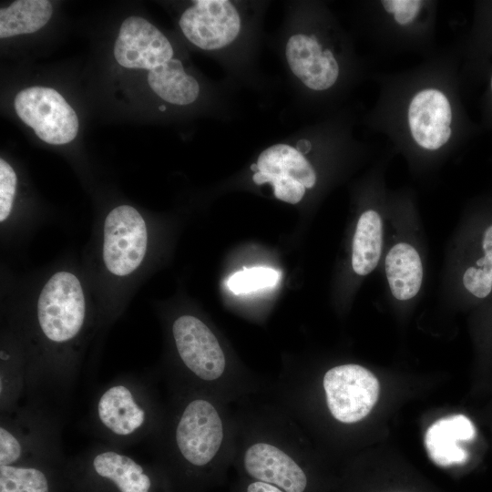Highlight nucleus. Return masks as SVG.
<instances>
[{
	"label": "nucleus",
	"mask_w": 492,
	"mask_h": 492,
	"mask_svg": "<svg viewBox=\"0 0 492 492\" xmlns=\"http://www.w3.org/2000/svg\"><path fill=\"white\" fill-rule=\"evenodd\" d=\"M251 169L252 171H254L255 173L258 172V171H259V168H258L257 163L251 164Z\"/></svg>",
	"instance_id": "nucleus-30"
},
{
	"label": "nucleus",
	"mask_w": 492,
	"mask_h": 492,
	"mask_svg": "<svg viewBox=\"0 0 492 492\" xmlns=\"http://www.w3.org/2000/svg\"><path fill=\"white\" fill-rule=\"evenodd\" d=\"M259 171L293 179L305 188H313L316 174L304 156L287 144H276L264 149L257 160Z\"/></svg>",
	"instance_id": "nucleus-20"
},
{
	"label": "nucleus",
	"mask_w": 492,
	"mask_h": 492,
	"mask_svg": "<svg viewBox=\"0 0 492 492\" xmlns=\"http://www.w3.org/2000/svg\"><path fill=\"white\" fill-rule=\"evenodd\" d=\"M286 58L292 73L313 90L328 89L338 78L335 57L331 50H322L314 36H291L286 45Z\"/></svg>",
	"instance_id": "nucleus-14"
},
{
	"label": "nucleus",
	"mask_w": 492,
	"mask_h": 492,
	"mask_svg": "<svg viewBox=\"0 0 492 492\" xmlns=\"http://www.w3.org/2000/svg\"><path fill=\"white\" fill-rule=\"evenodd\" d=\"M165 417L154 441L157 462L175 492H209L232 467L236 420L232 404L189 386L169 384Z\"/></svg>",
	"instance_id": "nucleus-1"
},
{
	"label": "nucleus",
	"mask_w": 492,
	"mask_h": 492,
	"mask_svg": "<svg viewBox=\"0 0 492 492\" xmlns=\"http://www.w3.org/2000/svg\"><path fill=\"white\" fill-rule=\"evenodd\" d=\"M17 177L4 159H0V222L4 224L11 215L16 192Z\"/></svg>",
	"instance_id": "nucleus-26"
},
{
	"label": "nucleus",
	"mask_w": 492,
	"mask_h": 492,
	"mask_svg": "<svg viewBox=\"0 0 492 492\" xmlns=\"http://www.w3.org/2000/svg\"><path fill=\"white\" fill-rule=\"evenodd\" d=\"M46 0H18L0 10V37L34 33L42 28L52 15Z\"/></svg>",
	"instance_id": "nucleus-22"
},
{
	"label": "nucleus",
	"mask_w": 492,
	"mask_h": 492,
	"mask_svg": "<svg viewBox=\"0 0 492 492\" xmlns=\"http://www.w3.org/2000/svg\"><path fill=\"white\" fill-rule=\"evenodd\" d=\"M149 245L147 223L130 205L113 208L103 223L102 260L107 272L125 278L142 264Z\"/></svg>",
	"instance_id": "nucleus-9"
},
{
	"label": "nucleus",
	"mask_w": 492,
	"mask_h": 492,
	"mask_svg": "<svg viewBox=\"0 0 492 492\" xmlns=\"http://www.w3.org/2000/svg\"><path fill=\"white\" fill-rule=\"evenodd\" d=\"M382 242L380 215L374 210H366L359 218L353 241L352 265L357 274L366 275L376 267Z\"/></svg>",
	"instance_id": "nucleus-21"
},
{
	"label": "nucleus",
	"mask_w": 492,
	"mask_h": 492,
	"mask_svg": "<svg viewBox=\"0 0 492 492\" xmlns=\"http://www.w3.org/2000/svg\"><path fill=\"white\" fill-rule=\"evenodd\" d=\"M0 415V466L67 463L59 422L43 403L28 400Z\"/></svg>",
	"instance_id": "nucleus-7"
},
{
	"label": "nucleus",
	"mask_w": 492,
	"mask_h": 492,
	"mask_svg": "<svg viewBox=\"0 0 492 492\" xmlns=\"http://www.w3.org/2000/svg\"><path fill=\"white\" fill-rule=\"evenodd\" d=\"M179 26L184 36L204 50L231 44L241 29V18L227 0H198L182 14Z\"/></svg>",
	"instance_id": "nucleus-11"
},
{
	"label": "nucleus",
	"mask_w": 492,
	"mask_h": 492,
	"mask_svg": "<svg viewBox=\"0 0 492 492\" xmlns=\"http://www.w3.org/2000/svg\"><path fill=\"white\" fill-rule=\"evenodd\" d=\"M407 116L411 135L420 147L438 149L450 138L451 106L440 90L427 88L415 94Z\"/></svg>",
	"instance_id": "nucleus-13"
},
{
	"label": "nucleus",
	"mask_w": 492,
	"mask_h": 492,
	"mask_svg": "<svg viewBox=\"0 0 492 492\" xmlns=\"http://www.w3.org/2000/svg\"><path fill=\"white\" fill-rule=\"evenodd\" d=\"M0 364V413H5L26 397V359L15 335L2 343Z\"/></svg>",
	"instance_id": "nucleus-17"
},
{
	"label": "nucleus",
	"mask_w": 492,
	"mask_h": 492,
	"mask_svg": "<svg viewBox=\"0 0 492 492\" xmlns=\"http://www.w3.org/2000/svg\"><path fill=\"white\" fill-rule=\"evenodd\" d=\"M90 314L85 288L74 272L60 270L43 284L26 327L15 335L27 366L26 397H62L74 385Z\"/></svg>",
	"instance_id": "nucleus-2"
},
{
	"label": "nucleus",
	"mask_w": 492,
	"mask_h": 492,
	"mask_svg": "<svg viewBox=\"0 0 492 492\" xmlns=\"http://www.w3.org/2000/svg\"><path fill=\"white\" fill-rule=\"evenodd\" d=\"M66 465L28 462L0 466V492H69Z\"/></svg>",
	"instance_id": "nucleus-16"
},
{
	"label": "nucleus",
	"mask_w": 492,
	"mask_h": 492,
	"mask_svg": "<svg viewBox=\"0 0 492 492\" xmlns=\"http://www.w3.org/2000/svg\"><path fill=\"white\" fill-rule=\"evenodd\" d=\"M382 5L387 13L394 14L400 25L412 22L419 13L422 2L418 0H385Z\"/></svg>",
	"instance_id": "nucleus-27"
},
{
	"label": "nucleus",
	"mask_w": 492,
	"mask_h": 492,
	"mask_svg": "<svg viewBox=\"0 0 492 492\" xmlns=\"http://www.w3.org/2000/svg\"><path fill=\"white\" fill-rule=\"evenodd\" d=\"M166 405L133 377L117 378L97 394L91 407L94 430L105 443L124 447L159 433Z\"/></svg>",
	"instance_id": "nucleus-5"
},
{
	"label": "nucleus",
	"mask_w": 492,
	"mask_h": 492,
	"mask_svg": "<svg viewBox=\"0 0 492 492\" xmlns=\"http://www.w3.org/2000/svg\"><path fill=\"white\" fill-rule=\"evenodd\" d=\"M385 271L391 292L396 299L406 301L417 294L423 268L418 252L411 245H395L386 256Z\"/></svg>",
	"instance_id": "nucleus-18"
},
{
	"label": "nucleus",
	"mask_w": 492,
	"mask_h": 492,
	"mask_svg": "<svg viewBox=\"0 0 492 492\" xmlns=\"http://www.w3.org/2000/svg\"><path fill=\"white\" fill-rule=\"evenodd\" d=\"M15 108L21 120L48 144H67L77 134L75 110L55 89L45 87L24 89L16 95Z\"/></svg>",
	"instance_id": "nucleus-10"
},
{
	"label": "nucleus",
	"mask_w": 492,
	"mask_h": 492,
	"mask_svg": "<svg viewBox=\"0 0 492 492\" xmlns=\"http://www.w3.org/2000/svg\"><path fill=\"white\" fill-rule=\"evenodd\" d=\"M483 245L485 256L477 262L476 269H466L462 277L466 292L479 300L486 299L492 293V222L485 229Z\"/></svg>",
	"instance_id": "nucleus-23"
},
{
	"label": "nucleus",
	"mask_w": 492,
	"mask_h": 492,
	"mask_svg": "<svg viewBox=\"0 0 492 492\" xmlns=\"http://www.w3.org/2000/svg\"><path fill=\"white\" fill-rule=\"evenodd\" d=\"M490 84H491V90H492V77H491V81H490Z\"/></svg>",
	"instance_id": "nucleus-32"
},
{
	"label": "nucleus",
	"mask_w": 492,
	"mask_h": 492,
	"mask_svg": "<svg viewBox=\"0 0 492 492\" xmlns=\"http://www.w3.org/2000/svg\"><path fill=\"white\" fill-rule=\"evenodd\" d=\"M230 492H285L278 487L263 481L238 477Z\"/></svg>",
	"instance_id": "nucleus-28"
},
{
	"label": "nucleus",
	"mask_w": 492,
	"mask_h": 492,
	"mask_svg": "<svg viewBox=\"0 0 492 492\" xmlns=\"http://www.w3.org/2000/svg\"><path fill=\"white\" fill-rule=\"evenodd\" d=\"M236 404L238 477L263 481L285 492H320L303 430L272 400Z\"/></svg>",
	"instance_id": "nucleus-3"
},
{
	"label": "nucleus",
	"mask_w": 492,
	"mask_h": 492,
	"mask_svg": "<svg viewBox=\"0 0 492 492\" xmlns=\"http://www.w3.org/2000/svg\"><path fill=\"white\" fill-rule=\"evenodd\" d=\"M311 147V143L308 140L302 139L298 141L296 149L303 155L309 152Z\"/></svg>",
	"instance_id": "nucleus-29"
},
{
	"label": "nucleus",
	"mask_w": 492,
	"mask_h": 492,
	"mask_svg": "<svg viewBox=\"0 0 492 492\" xmlns=\"http://www.w3.org/2000/svg\"><path fill=\"white\" fill-rule=\"evenodd\" d=\"M148 81L158 96L176 105L194 102L200 92L197 80L185 72L179 60L174 58L151 69Z\"/></svg>",
	"instance_id": "nucleus-19"
},
{
	"label": "nucleus",
	"mask_w": 492,
	"mask_h": 492,
	"mask_svg": "<svg viewBox=\"0 0 492 492\" xmlns=\"http://www.w3.org/2000/svg\"><path fill=\"white\" fill-rule=\"evenodd\" d=\"M176 370L169 384L197 388L236 404L268 392L258 376L233 367L210 326L193 314H180L170 324Z\"/></svg>",
	"instance_id": "nucleus-4"
},
{
	"label": "nucleus",
	"mask_w": 492,
	"mask_h": 492,
	"mask_svg": "<svg viewBox=\"0 0 492 492\" xmlns=\"http://www.w3.org/2000/svg\"><path fill=\"white\" fill-rule=\"evenodd\" d=\"M118 63L128 68L151 70L172 59L167 37L142 17H128L121 25L114 46Z\"/></svg>",
	"instance_id": "nucleus-12"
},
{
	"label": "nucleus",
	"mask_w": 492,
	"mask_h": 492,
	"mask_svg": "<svg viewBox=\"0 0 492 492\" xmlns=\"http://www.w3.org/2000/svg\"><path fill=\"white\" fill-rule=\"evenodd\" d=\"M159 109L161 110V111H164V110H166V107L165 106H159Z\"/></svg>",
	"instance_id": "nucleus-31"
},
{
	"label": "nucleus",
	"mask_w": 492,
	"mask_h": 492,
	"mask_svg": "<svg viewBox=\"0 0 492 492\" xmlns=\"http://www.w3.org/2000/svg\"><path fill=\"white\" fill-rule=\"evenodd\" d=\"M321 387L329 415L343 425L362 421L372 411L379 396L376 376L356 364H344L328 369Z\"/></svg>",
	"instance_id": "nucleus-8"
},
{
	"label": "nucleus",
	"mask_w": 492,
	"mask_h": 492,
	"mask_svg": "<svg viewBox=\"0 0 492 492\" xmlns=\"http://www.w3.org/2000/svg\"><path fill=\"white\" fill-rule=\"evenodd\" d=\"M475 433L474 425L464 415H453L436 420L425 435V446L429 457L441 466L466 462L467 452L458 445V441L472 440Z\"/></svg>",
	"instance_id": "nucleus-15"
},
{
	"label": "nucleus",
	"mask_w": 492,
	"mask_h": 492,
	"mask_svg": "<svg viewBox=\"0 0 492 492\" xmlns=\"http://www.w3.org/2000/svg\"><path fill=\"white\" fill-rule=\"evenodd\" d=\"M252 179L258 185L271 183L273 188L274 196L291 204L298 203L305 192V187L293 179H286L258 171L254 173Z\"/></svg>",
	"instance_id": "nucleus-25"
},
{
	"label": "nucleus",
	"mask_w": 492,
	"mask_h": 492,
	"mask_svg": "<svg viewBox=\"0 0 492 492\" xmlns=\"http://www.w3.org/2000/svg\"><path fill=\"white\" fill-rule=\"evenodd\" d=\"M279 279L280 273L272 268H244L230 277L228 286L235 294L249 293L273 287Z\"/></svg>",
	"instance_id": "nucleus-24"
},
{
	"label": "nucleus",
	"mask_w": 492,
	"mask_h": 492,
	"mask_svg": "<svg viewBox=\"0 0 492 492\" xmlns=\"http://www.w3.org/2000/svg\"><path fill=\"white\" fill-rule=\"evenodd\" d=\"M69 492H175L158 463H145L121 447L102 443L67 459Z\"/></svg>",
	"instance_id": "nucleus-6"
}]
</instances>
